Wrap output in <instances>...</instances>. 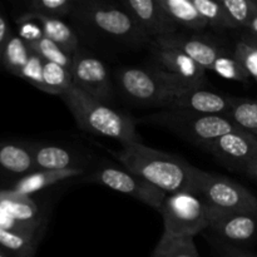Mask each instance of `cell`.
Segmentation results:
<instances>
[{
    "label": "cell",
    "mask_w": 257,
    "mask_h": 257,
    "mask_svg": "<svg viewBox=\"0 0 257 257\" xmlns=\"http://www.w3.org/2000/svg\"><path fill=\"white\" fill-rule=\"evenodd\" d=\"M166 14L178 25L193 32H202L208 27L193 0H161Z\"/></svg>",
    "instance_id": "21"
},
{
    "label": "cell",
    "mask_w": 257,
    "mask_h": 257,
    "mask_svg": "<svg viewBox=\"0 0 257 257\" xmlns=\"http://www.w3.org/2000/svg\"><path fill=\"white\" fill-rule=\"evenodd\" d=\"M28 44H29L32 52L39 55L44 62L55 63V64L62 65V67L67 68L69 70L72 68L73 55L68 54L63 48H60L59 45L55 44L54 42H52L48 38L43 37L42 39L37 40L34 43H28Z\"/></svg>",
    "instance_id": "27"
},
{
    "label": "cell",
    "mask_w": 257,
    "mask_h": 257,
    "mask_svg": "<svg viewBox=\"0 0 257 257\" xmlns=\"http://www.w3.org/2000/svg\"><path fill=\"white\" fill-rule=\"evenodd\" d=\"M113 155L123 168L167 195L191 193L196 167L185 158L147 147L141 142L123 146Z\"/></svg>",
    "instance_id": "1"
},
{
    "label": "cell",
    "mask_w": 257,
    "mask_h": 257,
    "mask_svg": "<svg viewBox=\"0 0 257 257\" xmlns=\"http://www.w3.org/2000/svg\"><path fill=\"white\" fill-rule=\"evenodd\" d=\"M120 7L132 15L140 29L150 39L176 34L180 29L166 14L161 0H123Z\"/></svg>",
    "instance_id": "12"
},
{
    "label": "cell",
    "mask_w": 257,
    "mask_h": 257,
    "mask_svg": "<svg viewBox=\"0 0 257 257\" xmlns=\"http://www.w3.org/2000/svg\"><path fill=\"white\" fill-rule=\"evenodd\" d=\"M0 228L14 231V232L23 233V235H39L42 225H32V223H23L15 221L0 207Z\"/></svg>",
    "instance_id": "34"
},
{
    "label": "cell",
    "mask_w": 257,
    "mask_h": 257,
    "mask_svg": "<svg viewBox=\"0 0 257 257\" xmlns=\"http://www.w3.org/2000/svg\"><path fill=\"white\" fill-rule=\"evenodd\" d=\"M221 4L236 29H245L257 15V0H223Z\"/></svg>",
    "instance_id": "28"
},
{
    "label": "cell",
    "mask_w": 257,
    "mask_h": 257,
    "mask_svg": "<svg viewBox=\"0 0 257 257\" xmlns=\"http://www.w3.org/2000/svg\"><path fill=\"white\" fill-rule=\"evenodd\" d=\"M231 98V95H225L206 88H187L175 98L168 110L227 117Z\"/></svg>",
    "instance_id": "14"
},
{
    "label": "cell",
    "mask_w": 257,
    "mask_h": 257,
    "mask_svg": "<svg viewBox=\"0 0 257 257\" xmlns=\"http://www.w3.org/2000/svg\"><path fill=\"white\" fill-rule=\"evenodd\" d=\"M160 212L165 231L160 241L167 242L180 238H193L208 230L207 210L202 201L188 192L167 195Z\"/></svg>",
    "instance_id": "7"
},
{
    "label": "cell",
    "mask_w": 257,
    "mask_h": 257,
    "mask_svg": "<svg viewBox=\"0 0 257 257\" xmlns=\"http://www.w3.org/2000/svg\"><path fill=\"white\" fill-rule=\"evenodd\" d=\"M208 230L231 243L248 242L257 235V213L207 212Z\"/></svg>",
    "instance_id": "15"
},
{
    "label": "cell",
    "mask_w": 257,
    "mask_h": 257,
    "mask_svg": "<svg viewBox=\"0 0 257 257\" xmlns=\"http://www.w3.org/2000/svg\"><path fill=\"white\" fill-rule=\"evenodd\" d=\"M141 122L167 128L182 140L202 150L221 136L238 130L227 117L222 115H203L168 109L142 118Z\"/></svg>",
    "instance_id": "6"
},
{
    "label": "cell",
    "mask_w": 257,
    "mask_h": 257,
    "mask_svg": "<svg viewBox=\"0 0 257 257\" xmlns=\"http://www.w3.org/2000/svg\"><path fill=\"white\" fill-rule=\"evenodd\" d=\"M227 253H228V256H231V257H256V256H252V255H247V253L237 252V251L230 250V248L227 250Z\"/></svg>",
    "instance_id": "40"
},
{
    "label": "cell",
    "mask_w": 257,
    "mask_h": 257,
    "mask_svg": "<svg viewBox=\"0 0 257 257\" xmlns=\"http://www.w3.org/2000/svg\"><path fill=\"white\" fill-rule=\"evenodd\" d=\"M70 17L79 24L125 44H141L150 38L140 29L132 15L123 7L109 3L75 0Z\"/></svg>",
    "instance_id": "4"
},
{
    "label": "cell",
    "mask_w": 257,
    "mask_h": 257,
    "mask_svg": "<svg viewBox=\"0 0 257 257\" xmlns=\"http://www.w3.org/2000/svg\"><path fill=\"white\" fill-rule=\"evenodd\" d=\"M152 257H198V251L193 238H180L167 242L160 241Z\"/></svg>",
    "instance_id": "31"
},
{
    "label": "cell",
    "mask_w": 257,
    "mask_h": 257,
    "mask_svg": "<svg viewBox=\"0 0 257 257\" xmlns=\"http://www.w3.org/2000/svg\"><path fill=\"white\" fill-rule=\"evenodd\" d=\"M191 193L202 201L207 212L257 213V197L226 176L196 167Z\"/></svg>",
    "instance_id": "5"
},
{
    "label": "cell",
    "mask_w": 257,
    "mask_h": 257,
    "mask_svg": "<svg viewBox=\"0 0 257 257\" xmlns=\"http://www.w3.org/2000/svg\"><path fill=\"white\" fill-rule=\"evenodd\" d=\"M240 39H242L243 42L248 43V44L252 45V47L257 48V38L253 37V35H250V34H247V33H245V34H243Z\"/></svg>",
    "instance_id": "39"
},
{
    "label": "cell",
    "mask_w": 257,
    "mask_h": 257,
    "mask_svg": "<svg viewBox=\"0 0 257 257\" xmlns=\"http://www.w3.org/2000/svg\"><path fill=\"white\" fill-rule=\"evenodd\" d=\"M245 172L246 175L250 176L251 178H253V180L257 181V160L253 161V162H251L250 165L246 167Z\"/></svg>",
    "instance_id": "37"
},
{
    "label": "cell",
    "mask_w": 257,
    "mask_h": 257,
    "mask_svg": "<svg viewBox=\"0 0 257 257\" xmlns=\"http://www.w3.org/2000/svg\"><path fill=\"white\" fill-rule=\"evenodd\" d=\"M245 30L247 34L253 35V37L257 38V15L252 20H251L250 23H248V25L245 28Z\"/></svg>",
    "instance_id": "38"
},
{
    "label": "cell",
    "mask_w": 257,
    "mask_h": 257,
    "mask_svg": "<svg viewBox=\"0 0 257 257\" xmlns=\"http://www.w3.org/2000/svg\"><path fill=\"white\" fill-rule=\"evenodd\" d=\"M0 207L15 221L42 225L40 208L30 196L20 195L12 190L0 191Z\"/></svg>",
    "instance_id": "20"
},
{
    "label": "cell",
    "mask_w": 257,
    "mask_h": 257,
    "mask_svg": "<svg viewBox=\"0 0 257 257\" xmlns=\"http://www.w3.org/2000/svg\"><path fill=\"white\" fill-rule=\"evenodd\" d=\"M75 0H33L28 5L29 14L62 18L72 14Z\"/></svg>",
    "instance_id": "30"
},
{
    "label": "cell",
    "mask_w": 257,
    "mask_h": 257,
    "mask_svg": "<svg viewBox=\"0 0 257 257\" xmlns=\"http://www.w3.org/2000/svg\"><path fill=\"white\" fill-rule=\"evenodd\" d=\"M211 72L216 73L225 79L235 80V82L240 83H247L251 78L247 70L243 68V65L236 59L233 52L230 53L228 50L216 59Z\"/></svg>",
    "instance_id": "29"
},
{
    "label": "cell",
    "mask_w": 257,
    "mask_h": 257,
    "mask_svg": "<svg viewBox=\"0 0 257 257\" xmlns=\"http://www.w3.org/2000/svg\"><path fill=\"white\" fill-rule=\"evenodd\" d=\"M85 172H87L85 168H72V170L63 171H34L24 177H20L19 181L13 186L12 191L20 195L30 196L32 193L44 190L58 182L84 175Z\"/></svg>",
    "instance_id": "18"
},
{
    "label": "cell",
    "mask_w": 257,
    "mask_h": 257,
    "mask_svg": "<svg viewBox=\"0 0 257 257\" xmlns=\"http://www.w3.org/2000/svg\"><path fill=\"white\" fill-rule=\"evenodd\" d=\"M12 30H10L9 24H8V20L4 15L0 13V63H2V57H3V50H4L5 44L9 40L10 35H12Z\"/></svg>",
    "instance_id": "36"
},
{
    "label": "cell",
    "mask_w": 257,
    "mask_h": 257,
    "mask_svg": "<svg viewBox=\"0 0 257 257\" xmlns=\"http://www.w3.org/2000/svg\"><path fill=\"white\" fill-rule=\"evenodd\" d=\"M196 9L205 19L208 27L223 32V30H236L235 24L231 22L227 13L223 9L221 2H212V0H193Z\"/></svg>",
    "instance_id": "25"
},
{
    "label": "cell",
    "mask_w": 257,
    "mask_h": 257,
    "mask_svg": "<svg viewBox=\"0 0 257 257\" xmlns=\"http://www.w3.org/2000/svg\"><path fill=\"white\" fill-rule=\"evenodd\" d=\"M203 151L227 168L245 172L246 167L257 160V137L242 130H236L221 136Z\"/></svg>",
    "instance_id": "10"
},
{
    "label": "cell",
    "mask_w": 257,
    "mask_h": 257,
    "mask_svg": "<svg viewBox=\"0 0 257 257\" xmlns=\"http://www.w3.org/2000/svg\"><path fill=\"white\" fill-rule=\"evenodd\" d=\"M227 118L238 130L257 137V99L232 97Z\"/></svg>",
    "instance_id": "22"
},
{
    "label": "cell",
    "mask_w": 257,
    "mask_h": 257,
    "mask_svg": "<svg viewBox=\"0 0 257 257\" xmlns=\"http://www.w3.org/2000/svg\"><path fill=\"white\" fill-rule=\"evenodd\" d=\"M35 171H63L83 167L77 151L52 143H33Z\"/></svg>",
    "instance_id": "16"
},
{
    "label": "cell",
    "mask_w": 257,
    "mask_h": 257,
    "mask_svg": "<svg viewBox=\"0 0 257 257\" xmlns=\"http://www.w3.org/2000/svg\"><path fill=\"white\" fill-rule=\"evenodd\" d=\"M43 70H44V60L39 55L32 52L29 60L22 69L19 77L43 92V88H44Z\"/></svg>",
    "instance_id": "33"
},
{
    "label": "cell",
    "mask_w": 257,
    "mask_h": 257,
    "mask_svg": "<svg viewBox=\"0 0 257 257\" xmlns=\"http://www.w3.org/2000/svg\"><path fill=\"white\" fill-rule=\"evenodd\" d=\"M70 73L73 85L88 95L103 103L112 100L113 85L109 79V73L99 58L87 50L78 49L73 55Z\"/></svg>",
    "instance_id": "9"
},
{
    "label": "cell",
    "mask_w": 257,
    "mask_h": 257,
    "mask_svg": "<svg viewBox=\"0 0 257 257\" xmlns=\"http://www.w3.org/2000/svg\"><path fill=\"white\" fill-rule=\"evenodd\" d=\"M60 98L84 132L118 141L122 146L141 142L136 128L137 120L132 115L94 99L75 85L65 90Z\"/></svg>",
    "instance_id": "2"
},
{
    "label": "cell",
    "mask_w": 257,
    "mask_h": 257,
    "mask_svg": "<svg viewBox=\"0 0 257 257\" xmlns=\"http://www.w3.org/2000/svg\"><path fill=\"white\" fill-rule=\"evenodd\" d=\"M18 23H19V37L27 43H34L44 37L39 23L32 19L28 14L22 15L18 19Z\"/></svg>",
    "instance_id": "35"
},
{
    "label": "cell",
    "mask_w": 257,
    "mask_h": 257,
    "mask_svg": "<svg viewBox=\"0 0 257 257\" xmlns=\"http://www.w3.org/2000/svg\"><path fill=\"white\" fill-rule=\"evenodd\" d=\"M32 49L24 39L17 34L10 35L9 40L3 50L2 64L13 74L19 77L20 72L29 60Z\"/></svg>",
    "instance_id": "24"
},
{
    "label": "cell",
    "mask_w": 257,
    "mask_h": 257,
    "mask_svg": "<svg viewBox=\"0 0 257 257\" xmlns=\"http://www.w3.org/2000/svg\"><path fill=\"white\" fill-rule=\"evenodd\" d=\"M120 93L136 104L168 109L175 98L187 88L158 67H122L115 72Z\"/></svg>",
    "instance_id": "3"
},
{
    "label": "cell",
    "mask_w": 257,
    "mask_h": 257,
    "mask_svg": "<svg viewBox=\"0 0 257 257\" xmlns=\"http://www.w3.org/2000/svg\"><path fill=\"white\" fill-rule=\"evenodd\" d=\"M25 14L39 23L44 37L63 48L68 54L74 55V53L79 49V38L77 33L62 18L45 17V15L29 14V13H25Z\"/></svg>",
    "instance_id": "19"
},
{
    "label": "cell",
    "mask_w": 257,
    "mask_h": 257,
    "mask_svg": "<svg viewBox=\"0 0 257 257\" xmlns=\"http://www.w3.org/2000/svg\"><path fill=\"white\" fill-rule=\"evenodd\" d=\"M0 168L12 175L27 176L34 172L33 143L0 142Z\"/></svg>",
    "instance_id": "17"
},
{
    "label": "cell",
    "mask_w": 257,
    "mask_h": 257,
    "mask_svg": "<svg viewBox=\"0 0 257 257\" xmlns=\"http://www.w3.org/2000/svg\"><path fill=\"white\" fill-rule=\"evenodd\" d=\"M233 55L247 70L250 77L257 82V48L238 39L233 49Z\"/></svg>",
    "instance_id": "32"
},
{
    "label": "cell",
    "mask_w": 257,
    "mask_h": 257,
    "mask_svg": "<svg viewBox=\"0 0 257 257\" xmlns=\"http://www.w3.org/2000/svg\"><path fill=\"white\" fill-rule=\"evenodd\" d=\"M89 181L99 183L115 192L131 196L158 211L162 207L165 198L167 197V193L158 190L147 181L133 175L123 167L110 165L102 166L95 170L92 176H89Z\"/></svg>",
    "instance_id": "8"
},
{
    "label": "cell",
    "mask_w": 257,
    "mask_h": 257,
    "mask_svg": "<svg viewBox=\"0 0 257 257\" xmlns=\"http://www.w3.org/2000/svg\"><path fill=\"white\" fill-rule=\"evenodd\" d=\"M0 257H12V256H10L9 253H7V252H5V251L3 250L2 247H0Z\"/></svg>",
    "instance_id": "41"
},
{
    "label": "cell",
    "mask_w": 257,
    "mask_h": 257,
    "mask_svg": "<svg viewBox=\"0 0 257 257\" xmlns=\"http://www.w3.org/2000/svg\"><path fill=\"white\" fill-rule=\"evenodd\" d=\"M39 235H23L0 228V247L13 257H34Z\"/></svg>",
    "instance_id": "23"
},
{
    "label": "cell",
    "mask_w": 257,
    "mask_h": 257,
    "mask_svg": "<svg viewBox=\"0 0 257 257\" xmlns=\"http://www.w3.org/2000/svg\"><path fill=\"white\" fill-rule=\"evenodd\" d=\"M152 47L182 52L205 70L212 69L216 59L227 52L225 48L217 44L215 40H211L210 38L201 37V35L180 34V33L152 39Z\"/></svg>",
    "instance_id": "11"
},
{
    "label": "cell",
    "mask_w": 257,
    "mask_h": 257,
    "mask_svg": "<svg viewBox=\"0 0 257 257\" xmlns=\"http://www.w3.org/2000/svg\"><path fill=\"white\" fill-rule=\"evenodd\" d=\"M43 79H44L43 92L59 95V97L73 85L70 70L62 67V65L55 64V63L44 62Z\"/></svg>",
    "instance_id": "26"
},
{
    "label": "cell",
    "mask_w": 257,
    "mask_h": 257,
    "mask_svg": "<svg viewBox=\"0 0 257 257\" xmlns=\"http://www.w3.org/2000/svg\"><path fill=\"white\" fill-rule=\"evenodd\" d=\"M158 68L175 78L185 88H205L208 84L206 70L190 57L175 49L152 47Z\"/></svg>",
    "instance_id": "13"
}]
</instances>
